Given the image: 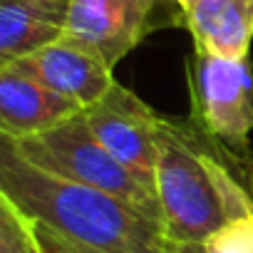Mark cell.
<instances>
[{"label": "cell", "instance_id": "obj_1", "mask_svg": "<svg viewBox=\"0 0 253 253\" xmlns=\"http://www.w3.org/2000/svg\"><path fill=\"white\" fill-rule=\"evenodd\" d=\"M0 194L55 233L107 253H169L159 218L109 191L55 176L30 164L0 134Z\"/></svg>", "mask_w": 253, "mask_h": 253}, {"label": "cell", "instance_id": "obj_2", "mask_svg": "<svg viewBox=\"0 0 253 253\" xmlns=\"http://www.w3.org/2000/svg\"><path fill=\"white\" fill-rule=\"evenodd\" d=\"M238 162L191 119L159 114L157 196L174 243H204L226 223L253 213V191L236 174Z\"/></svg>", "mask_w": 253, "mask_h": 253}, {"label": "cell", "instance_id": "obj_3", "mask_svg": "<svg viewBox=\"0 0 253 253\" xmlns=\"http://www.w3.org/2000/svg\"><path fill=\"white\" fill-rule=\"evenodd\" d=\"M13 144L30 164L55 176L109 191L162 221L157 189L142 181L134 171H129L104 149V144L89 129L84 109L55 129L25 139H13Z\"/></svg>", "mask_w": 253, "mask_h": 253}, {"label": "cell", "instance_id": "obj_4", "mask_svg": "<svg viewBox=\"0 0 253 253\" xmlns=\"http://www.w3.org/2000/svg\"><path fill=\"white\" fill-rule=\"evenodd\" d=\"M186 87L189 119L238 164H246L253 134L251 60H228L194 50L186 57Z\"/></svg>", "mask_w": 253, "mask_h": 253}, {"label": "cell", "instance_id": "obj_5", "mask_svg": "<svg viewBox=\"0 0 253 253\" xmlns=\"http://www.w3.org/2000/svg\"><path fill=\"white\" fill-rule=\"evenodd\" d=\"M184 25L174 0H70L65 35L94 47L114 70L152 33Z\"/></svg>", "mask_w": 253, "mask_h": 253}, {"label": "cell", "instance_id": "obj_6", "mask_svg": "<svg viewBox=\"0 0 253 253\" xmlns=\"http://www.w3.org/2000/svg\"><path fill=\"white\" fill-rule=\"evenodd\" d=\"M92 134L104 149L119 159L142 181L157 189V147H159V112L139 94L114 82L109 92L84 109Z\"/></svg>", "mask_w": 253, "mask_h": 253}, {"label": "cell", "instance_id": "obj_7", "mask_svg": "<svg viewBox=\"0 0 253 253\" xmlns=\"http://www.w3.org/2000/svg\"><path fill=\"white\" fill-rule=\"evenodd\" d=\"M5 65H13L15 70L30 75L40 84L77 102L82 109L102 99L117 82L109 62L94 47L70 35H62L60 40Z\"/></svg>", "mask_w": 253, "mask_h": 253}, {"label": "cell", "instance_id": "obj_8", "mask_svg": "<svg viewBox=\"0 0 253 253\" xmlns=\"http://www.w3.org/2000/svg\"><path fill=\"white\" fill-rule=\"evenodd\" d=\"M82 107L13 65H0V134L25 139L55 129Z\"/></svg>", "mask_w": 253, "mask_h": 253}, {"label": "cell", "instance_id": "obj_9", "mask_svg": "<svg viewBox=\"0 0 253 253\" xmlns=\"http://www.w3.org/2000/svg\"><path fill=\"white\" fill-rule=\"evenodd\" d=\"M184 28L194 50L243 60L253 42V0H191L184 5Z\"/></svg>", "mask_w": 253, "mask_h": 253}, {"label": "cell", "instance_id": "obj_10", "mask_svg": "<svg viewBox=\"0 0 253 253\" xmlns=\"http://www.w3.org/2000/svg\"><path fill=\"white\" fill-rule=\"evenodd\" d=\"M67 13L70 0H0V65L60 40Z\"/></svg>", "mask_w": 253, "mask_h": 253}, {"label": "cell", "instance_id": "obj_11", "mask_svg": "<svg viewBox=\"0 0 253 253\" xmlns=\"http://www.w3.org/2000/svg\"><path fill=\"white\" fill-rule=\"evenodd\" d=\"M0 253H45L38 223L0 194Z\"/></svg>", "mask_w": 253, "mask_h": 253}, {"label": "cell", "instance_id": "obj_12", "mask_svg": "<svg viewBox=\"0 0 253 253\" xmlns=\"http://www.w3.org/2000/svg\"><path fill=\"white\" fill-rule=\"evenodd\" d=\"M206 253H253V213L241 216L204 241Z\"/></svg>", "mask_w": 253, "mask_h": 253}, {"label": "cell", "instance_id": "obj_13", "mask_svg": "<svg viewBox=\"0 0 253 253\" xmlns=\"http://www.w3.org/2000/svg\"><path fill=\"white\" fill-rule=\"evenodd\" d=\"M38 236H40V243H42V251L45 253H107V251H99V248H92V246L70 241V238L55 233L52 228L42 226V223H38Z\"/></svg>", "mask_w": 253, "mask_h": 253}, {"label": "cell", "instance_id": "obj_14", "mask_svg": "<svg viewBox=\"0 0 253 253\" xmlns=\"http://www.w3.org/2000/svg\"><path fill=\"white\" fill-rule=\"evenodd\" d=\"M169 253H206V248L204 243H174L171 241Z\"/></svg>", "mask_w": 253, "mask_h": 253}, {"label": "cell", "instance_id": "obj_15", "mask_svg": "<svg viewBox=\"0 0 253 253\" xmlns=\"http://www.w3.org/2000/svg\"><path fill=\"white\" fill-rule=\"evenodd\" d=\"M174 3H176V5H181V8H184V5H186V3H191V0H174Z\"/></svg>", "mask_w": 253, "mask_h": 253}, {"label": "cell", "instance_id": "obj_16", "mask_svg": "<svg viewBox=\"0 0 253 253\" xmlns=\"http://www.w3.org/2000/svg\"><path fill=\"white\" fill-rule=\"evenodd\" d=\"M251 181H253V179H251Z\"/></svg>", "mask_w": 253, "mask_h": 253}]
</instances>
